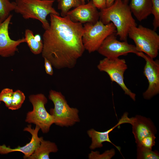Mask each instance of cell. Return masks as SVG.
<instances>
[{
  "instance_id": "1",
  "label": "cell",
  "mask_w": 159,
  "mask_h": 159,
  "mask_svg": "<svg viewBox=\"0 0 159 159\" xmlns=\"http://www.w3.org/2000/svg\"><path fill=\"white\" fill-rule=\"evenodd\" d=\"M50 17L49 27L43 35L42 56L56 69L72 68L85 50L82 24L67 15L50 14Z\"/></svg>"
},
{
  "instance_id": "2",
  "label": "cell",
  "mask_w": 159,
  "mask_h": 159,
  "mask_svg": "<svg viewBox=\"0 0 159 159\" xmlns=\"http://www.w3.org/2000/svg\"><path fill=\"white\" fill-rule=\"evenodd\" d=\"M100 10V20L105 24L112 23L116 28V36L121 41H127L130 29L137 25L128 4L115 0L110 6Z\"/></svg>"
},
{
  "instance_id": "3",
  "label": "cell",
  "mask_w": 159,
  "mask_h": 159,
  "mask_svg": "<svg viewBox=\"0 0 159 159\" xmlns=\"http://www.w3.org/2000/svg\"><path fill=\"white\" fill-rule=\"evenodd\" d=\"M55 0H15L14 11L25 19H37L42 23L45 30L49 27L47 19L50 14L59 15L53 7Z\"/></svg>"
},
{
  "instance_id": "4",
  "label": "cell",
  "mask_w": 159,
  "mask_h": 159,
  "mask_svg": "<svg viewBox=\"0 0 159 159\" xmlns=\"http://www.w3.org/2000/svg\"><path fill=\"white\" fill-rule=\"evenodd\" d=\"M49 98L54 106L50 109L49 113L53 117L54 124L61 127H68L80 122L79 110L71 107L61 92L51 90L49 92Z\"/></svg>"
},
{
  "instance_id": "5",
  "label": "cell",
  "mask_w": 159,
  "mask_h": 159,
  "mask_svg": "<svg viewBox=\"0 0 159 159\" xmlns=\"http://www.w3.org/2000/svg\"><path fill=\"white\" fill-rule=\"evenodd\" d=\"M128 36L132 39L138 52H142L151 58L158 54L159 35L154 30L139 25L131 27Z\"/></svg>"
},
{
  "instance_id": "6",
  "label": "cell",
  "mask_w": 159,
  "mask_h": 159,
  "mask_svg": "<svg viewBox=\"0 0 159 159\" xmlns=\"http://www.w3.org/2000/svg\"><path fill=\"white\" fill-rule=\"evenodd\" d=\"M83 27L82 43L85 49L89 53L97 51L107 37L116 32L112 23L105 24L100 20L94 24L85 23Z\"/></svg>"
},
{
  "instance_id": "7",
  "label": "cell",
  "mask_w": 159,
  "mask_h": 159,
  "mask_svg": "<svg viewBox=\"0 0 159 159\" xmlns=\"http://www.w3.org/2000/svg\"><path fill=\"white\" fill-rule=\"evenodd\" d=\"M29 98L33 109L27 113L25 122L38 126L43 133L48 132L54 121L53 117L45 108L48 102L47 98L42 93L31 95Z\"/></svg>"
},
{
  "instance_id": "8",
  "label": "cell",
  "mask_w": 159,
  "mask_h": 159,
  "mask_svg": "<svg viewBox=\"0 0 159 159\" xmlns=\"http://www.w3.org/2000/svg\"><path fill=\"white\" fill-rule=\"evenodd\" d=\"M97 68L100 71L106 72L112 82L118 85L125 94L129 96L134 101L135 100V94L127 87L124 82V73L127 68L124 59L105 57L100 61Z\"/></svg>"
},
{
  "instance_id": "9",
  "label": "cell",
  "mask_w": 159,
  "mask_h": 159,
  "mask_svg": "<svg viewBox=\"0 0 159 159\" xmlns=\"http://www.w3.org/2000/svg\"><path fill=\"white\" fill-rule=\"evenodd\" d=\"M97 51L100 54L108 58H118L129 53L136 54L138 52L135 46L129 44L127 41L120 42L118 40L115 33L107 37Z\"/></svg>"
},
{
  "instance_id": "10",
  "label": "cell",
  "mask_w": 159,
  "mask_h": 159,
  "mask_svg": "<svg viewBox=\"0 0 159 159\" xmlns=\"http://www.w3.org/2000/svg\"><path fill=\"white\" fill-rule=\"evenodd\" d=\"M136 54L145 61L143 74L148 80V86L143 93V96L144 99L149 100L159 93V61L154 60L142 52H138Z\"/></svg>"
},
{
  "instance_id": "11",
  "label": "cell",
  "mask_w": 159,
  "mask_h": 159,
  "mask_svg": "<svg viewBox=\"0 0 159 159\" xmlns=\"http://www.w3.org/2000/svg\"><path fill=\"white\" fill-rule=\"evenodd\" d=\"M12 16L10 14L5 20L0 22V56L3 57L13 56L18 51V47L26 42L24 37L17 40L10 38L9 28Z\"/></svg>"
},
{
  "instance_id": "12",
  "label": "cell",
  "mask_w": 159,
  "mask_h": 159,
  "mask_svg": "<svg viewBox=\"0 0 159 159\" xmlns=\"http://www.w3.org/2000/svg\"><path fill=\"white\" fill-rule=\"evenodd\" d=\"M131 124L137 146L146 138L155 136L157 132L155 126L151 119L140 115L132 117Z\"/></svg>"
},
{
  "instance_id": "13",
  "label": "cell",
  "mask_w": 159,
  "mask_h": 159,
  "mask_svg": "<svg viewBox=\"0 0 159 159\" xmlns=\"http://www.w3.org/2000/svg\"><path fill=\"white\" fill-rule=\"evenodd\" d=\"M91 0L69 11L67 15L74 22L94 24L99 20L100 18L99 12Z\"/></svg>"
},
{
  "instance_id": "14",
  "label": "cell",
  "mask_w": 159,
  "mask_h": 159,
  "mask_svg": "<svg viewBox=\"0 0 159 159\" xmlns=\"http://www.w3.org/2000/svg\"><path fill=\"white\" fill-rule=\"evenodd\" d=\"M40 129V128L37 125H36L34 129L32 128L31 125H28L23 130L31 134L32 138L30 141L24 146H18L14 148L7 147L5 145H0V154H5L13 152H19L24 154V159H28L33 153L40 144L41 141L43 139L42 137H39L38 136V133Z\"/></svg>"
},
{
  "instance_id": "15",
  "label": "cell",
  "mask_w": 159,
  "mask_h": 159,
  "mask_svg": "<svg viewBox=\"0 0 159 159\" xmlns=\"http://www.w3.org/2000/svg\"><path fill=\"white\" fill-rule=\"evenodd\" d=\"M127 4L129 0H123ZM132 13L139 21L146 19L151 14V0H131L129 6Z\"/></svg>"
},
{
  "instance_id": "16",
  "label": "cell",
  "mask_w": 159,
  "mask_h": 159,
  "mask_svg": "<svg viewBox=\"0 0 159 159\" xmlns=\"http://www.w3.org/2000/svg\"><path fill=\"white\" fill-rule=\"evenodd\" d=\"M112 130L111 128L104 132L98 131L93 128L88 130L87 133L91 138L92 141L89 146L90 149L93 150L97 148H101L103 146L102 143L107 142L114 145L121 153V147L114 144L109 138V134Z\"/></svg>"
},
{
  "instance_id": "17",
  "label": "cell",
  "mask_w": 159,
  "mask_h": 159,
  "mask_svg": "<svg viewBox=\"0 0 159 159\" xmlns=\"http://www.w3.org/2000/svg\"><path fill=\"white\" fill-rule=\"evenodd\" d=\"M58 150L55 143L43 139L33 153L28 159H49L50 153H56Z\"/></svg>"
},
{
  "instance_id": "18",
  "label": "cell",
  "mask_w": 159,
  "mask_h": 159,
  "mask_svg": "<svg viewBox=\"0 0 159 159\" xmlns=\"http://www.w3.org/2000/svg\"><path fill=\"white\" fill-rule=\"evenodd\" d=\"M25 39L31 51L34 54L41 53L43 48V41L40 38L37 39L33 32L29 29L25 30Z\"/></svg>"
},
{
  "instance_id": "19",
  "label": "cell",
  "mask_w": 159,
  "mask_h": 159,
  "mask_svg": "<svg viewBox=\"0 0 159 159\" xmlns=\"http://www.w3.org/2000/svg\"><path fill=\"white\" fill-rule=\"evenodd\" d=\"M81 4V0H61L58 2V9L61 11V16L64 17L71 8H76Z\"/></svg>"
},
{
  "instance_id": "20",
  "label": "cell",
  "mask_w": 159,
  "mask_h": 159,
  "mask_svg": "<svg viewBox=\"0 0 159 159\" xmlns=\"http://www.w3.org/2000/svg\"><path fill=\"white\" fill-rule=\"evenodd\" d=\"M15 7L14 2L9 0H0V22L5 20L14 11Z\"/></svg>"
},
{
  "instance_id": "21",
  "label": "cell",
  "mask_w": 159,
  "mask_h": 159,
  "mask_svg": "<svg viewBox=\"0 0 159 159\" xmlns=\"http://www.w3.org/2000/svg\"><path fill=\"white\" fill-rule=\"evenodd\" d=\"M137 159H158V152L152 151L143 147H137Z\"/></svg>"
},
{
  "instance_id": "22",
  "label": "cell",
  "mask_w": 159,
  "mask_h": 159,
  "mask_svg": "<svg viewBox=\"0 0 159 159\" xmlns=\"http://www.w3.org/2000/svg\"><path fill=\"white\" fill-rule=\"evenodd\" d=\"M25 99L23 92L20 90L14 92L11 104L9 109L16 110L20 108Z\"/></svg>"
},
{
  "instance_id": "23",
  "label": "cell",
  "mask_w": 159,
  "mask_h": 159,
  "mask_svg": "<svg viewBox=\"0 0 159 159\" xmlns=\"http://www.w3.org/2000/svg\"><path fill=\"white\" fill-rule=\"evenodd\" d=\"M115 154V150L114 148L105 150L102 154L98 151L92 150L88 154V157L89 159H111Z\"/></svg>"
},
{
  "instance_id": "24",
  "label": "cell",
  "mask_w": 159,
  "mask_h": 159,
  "mask_svg": "<svg viewBox=\"0 0 159 159\" xmlns=\"http://www.w3.org/2000/svg\"><path fill=\"white\" fill-rule=\"evenodd\" d=\"M14 91L11 89L5 88L0 92V100L9 108L11 104Z\"/></svg>"
},
{
  "instance_id": "25",
  "label": "cell",
  "mask_w": 159,
  "mask_h": 159,
  "mask_svg": "<svg viewBox=\"0 0 159 159\" xmlns=\"http://www.w3.org/2000/svg\"><path fill=\"white\" fill-rule=\"evenodd\" d=\"M152 6L151 14L154 16L153 25L155 31L159 27V0H151Z\"/></svg>"
},
{
  "instance_id": "26",
  "label": "cell",
  "mask_w": 159,
  "mask_h": 159,
  "mask_svg": "<svg viewBox=\"0 0 159 159\" xmlns=\"http://www.w3.org/2000/svg\"><path fill=\"white\" fill-rule=\"evenodd\" d=\"M44 59L46 72L48 74L52 76L53 75L54 73L52 65L48 60L46 58H44Z\"/></svg>"
},
{
  "instance_id": "27",
  "label": "cell",
  "mask_w": 159,
  "mask_h": 159,
  "mask_svg": "<svg viewBox=\"0 0 159 159\" xmlns=\"http://www.w3.org/2000/svg\"><path fill=\"white\" fill-rule=\"evenodd\" d=\"M92 1L97 9H101L106 7V0H92Z\"/></svg>"
},
{
  "instance_id": "28",
  "label": "cell",
  "mask_w": 159,
  "mask_h": 159,
  "mask_svg": "<svg viewBox=\"0 0 159 159\" xmlns=\"http://www.w3.org/2000/svg\"><path fill=\"white\" fill-rule=\"evenodd\" d=\"M115 0H106V6L108 7L111 6Z\"/></svg>"
},
{
  "instance_id": "29",
  "label": "cell",
  "mask_w": 159,
  "mask_h": 159,
  "mask_svg": "<svg viewBox=\"0 0 159 159\" xmlns=\"http://www.w3.org/2000/svg\"><path fill=\"white\" fill-rule=\"evenodd\" d=\"M86 0H87L88 1H89V0H81L82 4H85V1Z\"/></svg>"
},
{
  "instance_id": "30",
  "label": "cell",
  "mask_w": 159,
  "mask_h": 159,
  "mask_svg": "<svg viewBox=\"0 0 159 159\" xmlns=\"http://www.w3.org/2000/svg\"><path fill=\"white\" fill-rule=\"evenodd\" d=\"M57 1L58 2H59L61 0H57Z\"/></svg>"
},
{
  "instance_id": "31",
  "label": "cell",
  "mask_w": 159,
  "mask_h": 159,
  "mask_svg": "<svg viewBox=\"0 0 159 159\" xmlns=\"http://www.w3.org/2000/svg\"><path fill=\"white\" fill-rule=\"evenodd\" d=\"M1 101L0 100V104L1 103Z\"/></svg>"
}]
</instances>
